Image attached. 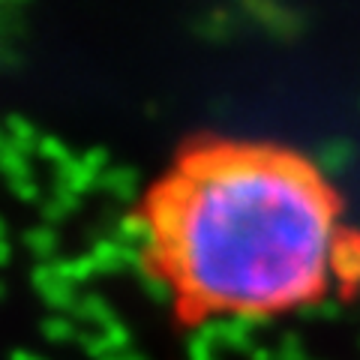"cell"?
<instances>
[{"mask_svg":"<svg viewBox=\"0 0 360 360\" xmlns=\"http://www.w3.org/2000/svg\"><path fill=\"white\" fill-rule=\"evenodd\" d=\"M141 274L180 328L319 307L360 276V234L315 156L274 139L195 132L127 213Z\"/></svg>","mask_w":360,"mask_h":360,"instance_id":"obj_1","label":"cell"}]
</instances>
